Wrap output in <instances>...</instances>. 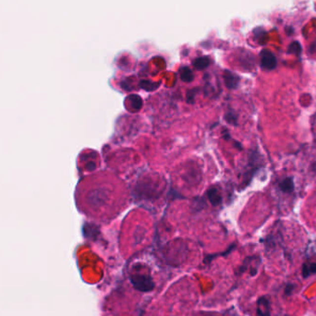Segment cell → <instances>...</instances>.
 I'll return each instance as SVG.
<instances>
[{
  "label": "cell",
  "mask_w": 316,
  "mask_h": 316,
  "mask_svg": "<svg viewBox=\"0 0 316 316\" xmlns=\"http://www.w3.org/2000/svg\"><path fill=\"white\" fill-rule=\"evenodd\" d=\"M130 280L134 288L141 292H148L155 288V282L153 281L150 274L140 272L138 270L130 275Z\"/></svg>",
  "instance_id": "6da1fadb"
},
{
  "label": "cell",
  "mask_w": 316,
  "mask_h": 316,
  "mask_svg": "<svg viewBox=\"0 0 316 316\" xmlns=\"http://www.w3.org/2000/svg\"><path fill=\"white\" fill-rule=\"evenodd\" d=\"M256 305L257 316H271V304L267 297H260Z\"/></svg>",
  "instance_id": "7a4b0ae2"
},
{
  "label": "cell",
  "mask_w": 316,
  "mask_h": 316,
  "mask_svg": "<svg viewBox=\"0 0 316 316\" xmlns=\"http://www.w3.org/2000/svg\"><path fill=\"white\" fill-rule=\"evenodd\" d=\"M224 80H225L226 86L229 89H235L239 85V77L228 70H226L224 73Z\"/></svg>",
  "instance_id": "3957f363"
},
{
  "label": "cell",
  "mask_w": 316,
  "mask_h": 316,
  "mask_svg": "<svg viewBox=\"0 0 316 316\" xmlns=\"http://www.w3.org/2000/svg\"><path fill=\"white\" fill-rule=\"evenodd\" d=\"M262 66L267 70H273L275 67V59L273 55L268 52L262 54Z\"/></svg>",
  "instance_id": "277c9868"
},
{
  "label": "cell",
  "mask_w": 316,
  "mask_h": 316,
  "mask_svg": "<svg viewBox=\"0 0 316 316\" xmlns=\"http://www.w3.org/2000/svg\"><path fill=\"white\" fill-rule=\"evenodd\" d=\"M302 274L303 278H308L316 274V262H308L302 266Z\"/></svg>",
  "instance_id": "5b68a950"
},
{
  "label": "cell",
  "mask_w": 316,
  "mask_h": 316,
  "mask_svg": "<svg viewBox=\"0 0 316 316\" xmlns=\"http://www.w3.org/2000/svg\"><path fill=\"white\" fill-rule=\"evenodd\" d=\"M207 197H208L211 204H213L214 206H217L218 204H220L221 201H222L221 195L219 194L218 190L216 188H211L208 190Z\"/></svg>",
  "instance_id": "8992f818"
},
{
  "label": "cell",
  "mask_w": 316,
  "mask_h": 316,
  "mask_svg": "<svg viewBox=\"0 0 316 316\" xmlns=\"http://www.w3.org/2000/svg\"><path fill=\"white\" fill-rule=\"evenodd\" d=\"M279 190L283 192L289 193L294 190V182L291 178H287L279 183Z\"/></svg>",
  "instance_id": "52a82bcc"
},
{
  "label": "cell",
  "mask_w": 316,
  "mask_h": 316,
  "mask_svg": "<svg viewBox=\"0 0 316 316\" xmlns=\"http://www.w3.org/2000/svg\"><path fill=\"white\" fill-rule=\"evenodd\" d=\"M210 64V59L209 57L207 56H202V57H199L196 58L194 61H193V66L195 67V69L198 70H204L206 69Z\"/></svg>",
  "instance_id": "ba28073f"
},
{
  "label": "cell",
  "mask_w": 316,
  "mask_h": 316,
  "mask_svg": "<svg viewBox=\"0 0 316 316\" xmlns=\"http://www.w3.org/2000/svg\"><path fill=\"white\" fill-rule=\"evenodd\" d=\"M180 75H181V79L185 83H190L194 79L192 71L187 67H183L180 70Z\"/></svg>",
  "instance_id": "9c48e42d"
},
{
  "label": "cell",
  "mask_w": 316,
  "mask_h": 316,
  "mask_svg": "<svg viewBox=\"0 0 316 316\" xmlns=\"http://www.w3.org/2000/svg\"><path fill=\"white\" fill-rule=\"evenodd\" d=\"M128 101L130 102L131 106L134 108L135 110H140L141 106H142V100H141L139 95L132 94V95H130L128 97Z\"/></svg>",
  "instance_id": "30bf717a"
},
{
  "label": "cell",
  "mask_w": 316,
  "mask_h": 316,
  "mask_svg": "<svg viewBox=\"0 0 316 316\" xmlns=\"http://www.w3.org/2000/svg\"><path fill=\"white\" fill-rule=\"evenodd\" d=\"M140 87H141L142 89L146 90V91H151L155 90V89L158 87V85H152L150 82L143 81V82L140 83Z\"/></svg>",
  "instance_id": "8fae6325"
},
{
  "label": "cell",
  "mask_w": 316,
  "mask_h": 316,
  "mask_svg": "<svg viewBox=\"0 0 316 316\" xmlns=\"http://www.w3.org/2000/svg\"><path fill=\"white\" fill-rule=\"evenodd\" d=\"M226 120H227L228 123L236 125V121H237V117L233 114V113H227L226 115Z\"/></svg>",
  "instance_id": "7c38bea8"
},
{
  "label": "cell",
  "mask_w": 316,
  "mask_h": 316,
  "mask_svg": "<svg viewBox=\"0 0 316 316\" xmlns=\"http://www.w3.org/2000/svg\"><path fill=\"white\" fill-rule=\"evenodd\" d=\"M295 288V286L293 284H288L285 288V295L289 296L292 294L293 290Z\"/></svg>",
  "instance_id": "4fadbf2b"
},
{
  "label": "cell",
  "mask_w": 316,
  "mask_h": 316,
  "mask_svg": "<svg viewBox=\"0 0 316 316\" xmlns=\"http://www.w3.org/2000/svg\"><path fill=\"white\" fill-rule=\"evenodd\" d=\"M194 94H195V92L192 91H188V93H187V101H188V103H190V104H192L193 103V99H194Z\"/></svg>",
  "instance_id": "5bb4252c"
},
{
  "label": "cell",
  "mask_w": 316,
  "mask_h": 316,
  "mask_svg": "<svg viewBox=\"0 0 316 316\" xmlns=\"http://www.w3.org/2000/svg\"><path fill=\"white\" fill-rule=\"evenodd\" d=\"M312 170H313V171H315V172H316V163H315V164H314V165H313Z\"/></svg>",
  "instance_id": "9a60e30c"
},
{
  "label": "cell",
  "mask_w": 316,
  "mask_h": 316,
  "mask_svg": "<svg viewBox=\"0 0 316 316\" xmlns=\"http://www.w3.org/2000/svg\"><path fill=\"white\" fill-rule=\"evenodd\" d=\"M216 316V315H204V316Z\"/></svg>",
  "instance_id": "2e32d148"
},
{
  "label": "cell",
  "mask_w": 316,
  "mask_h": 316,
  "mask_svg": "<svg viewBox=\"0 0 316 316\" xmlns=\"http://www.w3.org/2000/svg\"></svg>",
  "instance_id": "e0dca14e"
}]
</instances>
